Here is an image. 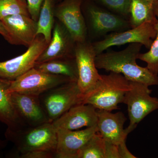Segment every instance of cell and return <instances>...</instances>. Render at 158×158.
I'll use <instances>...</instances> for the list:
<instances>
[{"label":"cell","mask_w":158,"mask_h":158,"mask_svg":"<svg viewBox=\"0 0 158 158\" xmlns=\"http://www.w3.org/2000/svg\"><path fill=\"white\" fill-rule=\"evenodd\" d=\"M97 110L89 104L76 105L52 122L57 130H75L97 126Z\"/></svg>","instance_id":"2e32d148"},{"label":"cell","mask_w":158,"mask_h":158,"mask_svg":"<svg viewBox=\"0 0 158 158\" xmlns=\"http://www.w3.org/2000/svg\"><path fill=\"white\" fill-rule=\"evenodd\" d=\"M44 0H27L29 14L32 19L37 21L40 9Z\"/></svg>","instance_id":"484cf974"},{"label":"cell","mask_w":158,"mask_h":158,"mask_svg":"<svg viewBox=\"0 0 158 158\" xmlns=\"http://www.w3.org/2000/svg\"><path fill=\"white\" fill-rule=\"evenodd\" d=\"M126 140H124L118 145V154L120 158H136L135 156L128 149L126 145Z\"/></svg>","instance_id":"f1b7e54d"},{"label":"cell","mask_w":158,"mask_h":158,"mask_svg":"<svg viewBox=\"0 0 158 158\" xmlns=\"http://www.w3.org/2000/svg\"><path fill=\"white\" fill-rule=\"evenodd\" d=\"M34 68L52 74L67 77L72 81H77L78 69L75 57L54 59L36 63Z\"/></svg>","instance_id":"d6986e66"},{"label":"cell","mask_w":158,"mask_h":158,"mask_svg":"<svg viewBox=\"0 0 158 158\" xmlns=\"http://www.w3.org/2000/svg\"><path fill=\"white\" fill-rule=\"evenodd\" d=\"M98 132L105 141L118 145L127 140L128 134L124 129L127 118L121 112L97 110Z\"/></svg>","instance_id":"e0dca14e"},{"label":"cell","mask_w":158,"mask_h":158,"mask_svg":"<svg viewBox=\"0 0 158 158\" xmlns=\"http://www.w3.org/2000/svg\"><path fill=\"white\" fill-rule=\"evenodd\" d=\"M11 81L0 78V121L10 130L25 127L11 102L9 90Z\"/></svg>","instance_id":"ac0fdd59"},{"label":"cell","mask_w":158,"mask_h":158,"mask_svg":"<svg viewBox=\"0 0 158 158\" xmlns=\"http://www.w3.org/2000/svg\"><path fill=\"white\" fill-rule=\"evenodd\" d=\"M74 56L78 73L77 83L85 96L93 90L101 77L95 65L97 55L92 42L87 40L76 43Z\"/></svg>","instance_id":"9c48e42d"},{"label":"cell","mask_w":158,"mask_h":158,"mask_svg":"<svg viewBox=\"0 0 158 158\" xmlns=\"http://www.w3.org/2000/svg\"><path fill=\"white\" fill-rule=\"evenodd\" d=\"M83 15L88 37L89 35L90 38L96 40L103 38L110 33L131 28L126 19L109 11L91 0L85 6V13Z\"/></svg>","instance_id":"277c9868"},{"label":"cell","mask_w":158,"mask_h":158,"mask_svg":"<svg viewBox=\"0 0 158 158\" xmlns=\"http://www.w3.org/2000/svg\"><path fill=\"white\" fill-rule=\"evenodd\" d=\"M39 98L52 123L74 106L82 104L84 95L77 81H70L51 88L39 95Z\"/></svg>","instance_id":"5b68a950"},{"label":"cell","mask_w":158,"mask_h":158,"mask_svg":"<svg viewBox=\"0 0 158 158\" xmlns=\"http://www.w3.org/2000/svg\"><path fill=\"white\" fill-rule=\"evenodd\" d=\"M97 132V126L87 127L80 131L57 130L56 158H77L81 148Z\"/></svg>","instance_id":"5bb4252c"},{"label":"cell","mask_w":158,"mask_h":158,"mask_svg":"<svg viewBox=\"0 0 158 158\" xmlns=\"http://www.w3.org/2000/svg\"><path fill=\"white\" fill-rule=\"evenodd\" d=\"M131 88V81L122 74L110 72L101 75L94 88L84 96L82 104H89L97 110L112 112L118 110L125 95Z\"/></svg>","instance_id":"7a4b0ae2"},{"label":"cell","mask_w":158,"mask_h":158,"mask_svg":"<svg viewBox=\"0 0 158 158\" xmlns=\"http://www.w3.org/2000/svg\"><path fill=\"white\" fill-rule=\"evenodd\" d=\"M109 11L128 20L131 0H91Z\"/></svg>","instance_id":"d4e9b609"},{"label":"cell","mask_w":158,"mask_h":158,"mask_svg":"<svg viewBox=\"0 0 158 158\" xmlns=\"http://www.w3.org/2000/svg\"><path fill=\"white\" fill-rule=\"evenodd\" d=\"M0 34L5 38L6 40L8 41H9V36L8 31L6 30L5 26L1 21H0Z\"/></svg>","instance_id":"f546056e"},{"label":"cell","mask_w":158,"mask_h":158,"mask_svg":"<svg viewBox=\"0 0 158 158\" xmlns=\"http://www.w3.org/2000/svg\"><path fill=\"white\" fill-rule=\"evenodd\" d=\"M82 0H64L54 11V15L66 28L76 43L88 39L87 27L82 10Z\"/></svg>","instance_id":"8fae6325"},{"label":"cell","mask_w":158,"mask_h":158,"mask_svg":"<svg viewBox=\"0 0 158 158\" xmlns=\"http://www.w3.org/2000/svg\"><path fill=\"white\" fill-rule=\"evenodd\" d=\"M154 10L156 17L155 27L156 34L149 50L144 53H140L138 59L145 62L146 67L155 74L158 75V0L153 3Z\"/></svg>","instance_id":"7402d4cb"},{"label":"cell","mask_w":158,"mask_h":158,"mask_svg":"<svg viewBox=\"0 0 158 158\" xmlns=\"http://www.w3.org/2000/svg\"><path fill=\"white\" fill-rule=\"evenodd\" d=\"M76 43L62 23L55 26L52 39L36 63L63 58L75 57Z\"/></svg>","instance_id":"9a60e30c"},{"label":"cell","mask_w":158,"mask_h":158,"mask_svg":"<svg viewBox=\"0 0 158 158\" xmlns=\"http://www.w3.org/2000/svg\"><path fill=\"white\" fill-rule=\"evenodd\" d=\"M19 156L21 158H56V154L45 151H35L22 154Z\"/></svg>","instance_id":"4316f807"},{"label":"cell","mask_w":158,"mask_h":158,"mask_svg":"<svg viewBox=\"0 0 158 158\" xmlns=\"http://www.w3.org/2000/svg\"><path fill=\"white\" fill-rule=\"evenodd\" d=\"M48 44L43 36L38 35L25 52L10 60L0 62V78L13 81L34 68Z\"/></svg>","instance_id":"30bf717a"},{"label":"cell","mask_w":158,"mask_h":158,"mask_svg":"<svg viewBox=\"0 0 158 158\" xmlns=\"http://www.w3.org/2000/svg\"><path fill=\"white\" fill-rule=\"evenodd\" d=\"M8 31V42L12 44L29 47L37 36V22L28 15H15L1 21Z\"/></svg>","instance_id":"4fadbf2b"},{"label":"cell","mask_w":158,"mask_h":158,"mask_svg":"<svg viewBox=\"0 0 158 158\" xmlns=\"http://www.w3.org/2000/svg\"><path fill=\"white\" fill-rule=\"evenodd\" d=\"M142 44H130L123 50L107 51L97 55L95 65L98 69L120 73L129 81L142 83L148 87L158 85V76L136 62Z\"/></svg>","instance_id":"6da1fadb"},{"label":"cell","mask_w":158,"mask_h":158,"mask_svg":"<svg viewBox=\"0 0 158 158\" xmlns=\"http://www.w3.org/2000/svg\"><path fill=\"white\" fill-rule=\"evenodd\" d=\"M54 16L52 0H44L37 21V35H42L48 43L52 39Z\"/></svg>","instance_id":"44dd1931"},{"label":"cell","mask_w":158,"mask_h":158,"mask_svg":"<svg viewBox=\"0 0 158 158\" xmlns=\"http://www.w3.org/2000/svg\"><path fill=\"white\" fill-rule=\"evenodd\" d=\"M70 81H73L67 77L47 73L34 67L11 81L9 92L39 96L51 88Z\"/></svg>","instance_id":"ba28073f"},{"label":"cell","mask_w":158,"mask_h":158,"mask_svg":"<svg viewBox=\"0 0 158 158\" xmlns=\"http://www.w3.org/2000/svg\"><path fill=\"white\" fill-rule=\"evenodd\" d=\"M153 3L147 0H131L128 21L131 28L146 22L156 23Z\"/></svg>","instance_id":"ffe728a7"},{"label":"cell","mask_w":158,"mask_h":158,"mask_svg":"<svg viewBox=\"0 0 158 158\" xmlns=\"http://www.w3.org/2000/svg\"><path fill=\"white\" fill-rule=\"evenodd\" d=\"M4 146V142L3 141H0V150L2 149Z\"/></svg>","instance_id":"4dcf8cb0"},{"label":"cell","mask_w":158,"mask_h":158,"mask_svg":"<svg viewBox=\"0 0 158 158\" xmlns=\"http://www.w3.org/2000/svg\"><path fill=\"white\" fill-rule=\"evenodd\" d=\"M11 102L19 117L25 127H34L50 122L39 96L11 92Z\"/></svg>","instance_id":"7c38bea8"},{"label":"cell","mask_w":158,"mask_h":158,"mask_svg":"<svg viewBox=\"0 0 158 158\" xmlns=\"http://www.w3.org/2000/svg\"><path fill=\"white\" fill-rule=\"evenodd\" d=\"M147 1L150 2L154 3L155 2H156V1H157V0H147Z\"/></svg>","instance_id":"1f68e13d"},{"label":"cell","mask_w":158,"mask_h":158,"mask_svg":"<svg viewBox=\"0 0 158 158\" xmlns=\"http://www.w3.org/2000/svg\"><path fill=\"white\" fill-rule=\"evenodd\" d=\"M5 136L14 144L20 155L35 151H45L56 154L57 133L52 123L15 130L7 128Z\"/></svg>","instance_id":"3957f363"},{"label":"cell","mask_w":158,"mask_h":158,"mask_svg":"<svg viewBox=\"0 0 158 158\" xmlns=\"http://www.w3.org/2000/svg\"><path fill=\"white\" fill-rule=\"evenodd\" d=\"M131 81V88L125 95L122 103L127 106L129 124L125 131L128 135L147 115L158 110V98L151 96L152 90L147 85Z\"/></svg>","instance_id":"8992f818"},{"label":"cell","mask_w":158,"mask_h":158,"mask_svg":"<svg viewBox=\"0 0 158 158\" xmlns=\"http://www.w3.org/2000/svg\"><path fill=\"white\" fill-rule=\"evenodd\" d=\"M104 158H120L118 145L105 140Z\"/></svg>","instance_id":"83f0119b"},{"label":"cell","mask_w":158,"mask_h":158,"mask_svg":"<svg viewBox=\"0 0 158 158\" xmlns=\"http://www.w3.org/2000/svg\"><path fill=\"white\" fill-rule=\"evenodd\" d=\"M156 23L146 22L126 31L110 33L102 40L92 42L96 55L111 47L135 43L141 44L149 49L156 34Z\"/></svg>","instance_id":"52a82bcc"},{"label":"cell","mask_w":158,"mask_h":158,"mask_svg":"<svg viewBox=\"0 0 158 158\" xmlns=\"http://www.w3.org/2000/svg\"><path fill=\"white\" fill-rule=\"evenodd\" d=\"M60 1H62V0H60Z\"/></svg>","instance_id":"d6a6232c"},{"label":"cell","mask_w":158,"mask_h":158,"mask_svg":"<svg viewBox=\"0 0 158 158\" xmlns=\"http://www.w3.org/2000/svg\"><path fill=\"white\" fill-rule=\"evenodd\" d=\"M19 14L30 15L25 0H0V21Z\"/></svg>","instance_id":"cb8c5ba5"},{"label":"cell","mask_w":158,"mask_h":158,"mask_svg":"<svg viewBox=\"0 0 158 158\" xmlns=\"http://www.w3.org/2000/svg\"><path fill=\"white\" fill-rule=\"evenodd\" d=\"M104 147L105 140L97 132L81 148L77 158H104Z\"/></svg>","instance_id":"603a6c76"}]
</instances>
